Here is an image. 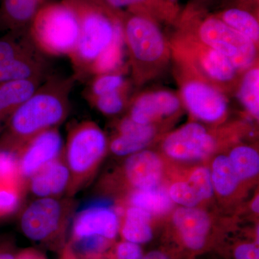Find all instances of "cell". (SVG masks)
<instances>
[{
    "instance_id": "32",
    "label": "cell",
    "mask_w": 259,
    "mask_h": 259,
    "mask_svg": "<svg viewBox=\"0 0 259 259\" xmlns=\"http://www.w3.org/2000/svg\"><path fill=\"white\" fill-rule=\"evenodd\" d=\"M123 83L124 79L121 75L104 74L95 80L92 90L94 95L97 97L105 94L118 91Z\"/></svg>"
},
{
    "instance_id": "23",
    "label": "cell",
    "mask_w": 259,
    "mask_h": 259,
    "mask_svg": "<svg viewBox=\"0 0 259 259\" xmlns=\"http://www.w3.org/2000/svg\"><path fill=\"white\" fill-rule=\"evenodd\" d=\"M134 207L144 209L151 214H161L171 209L173 201L169 193L158 186L148 190H139L130 198Z\"/></svg>"
},
{
    "instance_id": "12",
    "label": "cell",
    "mask_w": 259,
    "mask_h": 259,
    "mask_svg": "<svg viewBox=\"0 0 259 259\" xmlns=\"http://www.w3.org/2000/svg\"><path fill=\"white\" fill-rule=\"evenodd\" d=\"M173 221L186 248L192 251L204 249L210 231L207 213L194 207H181L175 211Z\"/></svg>"
},
{
    "instance_id": "8",
    "label": "cell",
    "mask_w": 259,
    "mask_h": 259,
    "mask_svg": "<svg viewBox=\"0 0 259 259\" xmlns=\"http://www.w3.org/2000/svg\"><path fill=\"white\" fill-rule=\"evenodd\" d=\"M124 37L136 61H158L166 53V42L158 27L144 17H131L123 25Z\"/></svg>"
},
{
    "instance_id": "33",
    "label": "cell",
    "mask_w": 259,
    "mask_h": 259,
    "mask_svg": "<svg viewBox=\"0 0 259 259\" xmlns=\"http://www.w3.org/2000/svg\"><path fill=\"white\" fill-rule=\"evenodd\" d=\"M96 105L104 114L115 115L122 110L124 102L118 90L97 97Z\"/></svg>"
},
{
    "instance_id": "35",
    "label": "cell",
    "mask_w": 259,
    "mask_h": 259,
    "mask_svg": "<svg viewBox=\"0 0 259 259\" xmlns=\"http://www.w3.org/2000/svg\"><path fill=\"white\" fill-rule=\"evenodd\" d=\"M236 259H259L258 243H245L238 245L234 250Z\"/></svg>"
},
{
    "instance_id": "38",
    "label": "cell",
    "mask_w": 259,
    "mask_h": 259,
    "mask_svg": "<svg viewBox=\"0 0 259 259\" xmlns=\"http://www.w3.org/2000/svg\"><path fill=\"white\" fill-rule=\"evenodd\" d=\"M16 255L9 243H0V259H15Z\"/></svg>"
},
{
    "instance_id": "39",
    "label": "cell",
    "mask_w": 259,
    "mask_h": 259,
    "mask_svg": "<svg viewBox=\"0 0 259 259\" xmlns=\"http://www.w3.org/2000/svg\"><path fill=\"white\" fill-rule=\"evenodd\" d=\"M59 259H82L79 258L76 253H74V250L71 248L69 242H67L64 248L61 250L59 253Z\"/></svg>"
},
{
    "instance_id": "14",
    "label": "cell",
    "mask_w": 259,
    "mask_h": 259,
    "mask_svg": "<svg viewBox=\"0 0 259 259\" xmlns=\"http://www.w3.org/2000/svg\"><path fill=\"white\" fill-rule=\"evenodd\" d=\"M178 97L168 92H156L140 97L132 107L131 120L140 124H151L158 117L172 115L179 110Z\"/></svg>"
},
{
    "instance_id": "11",
    "label": "cell",
    "mask_w": 259,
    "mask_h": 259,
    "mask_svg": "<svg viewBox=\"0 0 259 259\" xmlns=\"http://www.w3.org/2000/svg\"><path fill=\"white\" fill-rule=\"evenodd\" d=\"M182 97L190 111L201 120L215 122L222 118L228 104L225 97L207 83L189 81L182 89Z\"/></svg>"
},
{
    "instance_id": "37",
    "label": "cell",
    "mask_w": 259,
    "mask_h": 259,
    "mask_svg": "<svg viewBox=\"0 0 259 259\" xmlns=\"http://www.w3.org/2000/svg\"><path fill=\"white\" fill-rule=\"evenodd\" d=\"M107 4L114 8H122L141 4L146 0H105Z\"/></svg>"
},
{
    "instance_id": "36",
    "label": "cell",
    "mask_w": 259,
    "mask_h": 259,
    "mask_svg": "<svg viewBox=\"0 0 259 259\" xmlns=\"http://www.w3.org/2000/svg\"><path fill=\"white\" fill-rule=\"evenodd\" d=\"M15 259H48L47 255L40 250L34 248H26L19 252Z\"/></svg>"
},
{
    "instance_id": "6",
    "label": "cell",
    "mask_w": 259,
    "mask_h": 259,
    "mask_svg": "<svg viewBox=\"0 0 259 259\" xmlns=\"http://www.w3.org/2000/svg\"><path fill=\"white\" fill-rule=\"evenodd\" d=\"M199 37L206 47L226 56L236 69L249 68L256 57L255 44L227 25L221 19L204 20Z\"/></svg>"
},
{
    "instance_id": "9",
    "label": "cell",
    "mask_w": 259,
    "mask_h": 259,
    "mask_svg": "<svg viewBox=\"0 0 259 259\" xmlns=\"http://www.w3.org/2000/svg\"><path fill=\"white\" fill-rule=\"evenodd\" d=\"M215 148V141L203 126L187 124L170 134L163 144V151L178 160L201 159L209 156Z\"/></svg>"
},
{
    "instance_id": "28",
    "label": "cell",
    "mask_w": 259,
    "mask_h": 259,
    "mask_svg": "<svg viewBox=\"0 0 259 259\" xmlns=\"http://www.w3.org/2000/svg\"><path fill=\"white\" fill-rule=\"evenodd\" d=\"M228 158L240 180L251 178L258 173V153L253 148L239 146L231 151Z\"/></svg>"
},
{
    "instance_id": "5",
    "label": "cell",
    "mask_w": 259,
    "mask_h": 259,
    "mask_svg": "<svg viewBox=\"0 0 259 259\" xmlns=\"http://www.w3.org/2000/svg\"><path fill=\"white\" fill-rule=\"evenodd\" d=\"M72 209L71 201L54 197L37 199L22 215V231L31 241L60 253L67 243L66 231Z\"/></svg>"
},
{
    "instance_id": "16",
    "label": "cell",
    "mask_w": 259,
    "mask_h": 259,
    "mask_svg": "<svg viewBox=\"0 0 259 259\" xmlns=\"http://www.w3.org/2000/svg\"><path fill=\"white\" fill-rule=\"evenodd\" d=\"M213 187L211 173L208 168H197L187 182L174 184L170 188L172 201L184 207H194L201 201L212 197Z\"/></svg>"
},
{
    "instance_id": "26",
    "label": "cell",
    "mask_w": 259,
    "mask_h": 259,
    "mask_svg": "<svg viewBox=\"0 0 259 259\" xmlns=\"http://www.w3.org/2000/svg\"><path fill=\"white\" fill-rule=\"evenodd\" d=\"M211 179L213 187L223 196L231 194L240 182L229 158L226 156H219L214 159Z\"/></svg>"
},
{
    "instance_id": "25",
    "label": "cell",
    "mask_w": 259,
    "mask_h": 259,
    "mask_svg": "<svg viewBox=\"0 0 259 259\" xmlns=\"http://www.w3.org/2000/svg\"><path fill=\"white\" fill-rule=\"evenodd\" d=\"M124 41L123 25L121 23L117 27L110 45L94 62L93 69L95 72L108 74L120 66L123 59Z\"/></svg>"
},
{
    "instance_id": "34",
    "label": "cell",
    "mask_w": 259,
    "mask_h": 259,
    "mask_svg": "<svg viewBox=\"0 0 259 259\" xmlns=\"http://www.w3.org/2000/svg\"><path fill=\"white\" fill-rule=\"evenodd\" d=\"M144 256L140 245L124 241L115 245L110 259H143Z\"/></svg>"
},
{
    "instance_id": "15",
    "label": "cell",
    "mask_w": 259,
    "mask_h": 259,
    "mask_svg": "<svg viewBox=\"0 0 259 259\" xmlns=\"http://www.w3.org/2000/svg\"><path fill=\"white\" fill-rule=\"evenodd\" d=\"M161 169L159 157L150 151L133 154L127 158L125 164L126 177L138 190H148L158 186Z\"/></svg>"
},
{
    "instance_id": "27",
    "label": "cell",
    "mask_w": 259,
    "mask_h": 259,
    "mask_svg": "<svg viewBox=\"0 0 259 259\" xmlns=\"http://www.w3.org/2000/svg\"><path fill=\"white\" fill-rule=\"evenodd\" d=\"M221 20L243 36L248 37L254 44L258 41V22L248 12L232 8L223 13Z\"/></svg>"
},
{
    "instance_id": "4",
    "label": "cell",
    "mask_w": 259,
    "mask_h": 259,
    "mask_svg": "<svg viewBox=\"0 0 259 259\" xmlns=\"http://www.w3.org/2000/svg\"><path fill=\"white\" fill-rule=\"evenodd\" d=\"M106 148L105 135L92 122H81L70 131L63 153L70 174L69 195L76 194L88 182Z\"/></svg>"
},
{
    "instance_id": "21",
    "label": "cell",
    "mask_w": 259,
    "mask_h": 259,
    "mask_svg": "<svg viewBox=\"0 0 259 259\" xmlns=\"http://www.w3.org/2000/svg\"><path fill=\"white\" fill-rule=\"evenodd\" d=\"M151 214L139 207H130L125 212V219L120 228L124 241L144 244L152 239L153 231L150 221Z\"/></svg>"
},
{
    "instance_id": "22",
    "label": "cell",
    "mask_w": 259,
    "mask_h": 259,
    "mask_svg": "<svg viewBox=\"0 0 259 259\" xmlns=\"http://www.w3.org/2000/svg\"><path fill=\"white\" fill-rule=\"evenodd\" d=\"M199 64L209 78L221 82L231 81L236 74V68L231 61L210 48L206 47L201 53Z\"/></svg>"
},
{
    "instance_id": "17",
    "label": "cell",
    "mask_w": 259,
    "mask_h": 259,
    "mask_svg": "<svg viewBox=\"0 0 259 259\" xmlns=\"http://www.w3.org/2000/svg\"><path fill=\"white\" fill-rule=\"evenodd\" d=\"M120 135L110 144L112 152L117 156H127L139 152L152 141L154 128L151 124H140L125 118L119 126Z\"/></svg>"
},
{
    "instance_id": "31",
    "label": "cell",
    "mask_w": 259,
    "mask_h": 259,
    "mask_svg": "<svg viewBox=\"0 0 259 259\" xmlns=\"http://www.w3.org/2000/svg\"><path fill=\"white\" fill-rule=\"evenodd\" d=\"M0 183L25 185L19 166L18 155L0 148Z\"/></svg>"
},
{
    "instance_id": "20",
    "label": "cell",
    "mask_w": 259,
    "mask_h": 259,
    "mask_svg": "<svg viewBox=\"0 0 259 259\" xmlns=\"http://www.w3.org/2000/svg\"><path fill=\"white\" fill-rule=\"evenodd\" d=\"M44 61L36 51L0 65V83L41 79Z\"/></svg>"
},
{
    "instance_id": "3",
    "label": "cell",
    "mask_w": 259,
    "mask_h": 259,
    "mask_svg": "<svg viewBox=\"0 0 259 259\" xmlns=\"http://www.w3.org/2000/svg\"><path fill=\"white\" fill-rule=\"evenodd\" d=\"M74 8L79 23V37L71 54L76 66L94 64L112 42L121 23L97 0H67Z\"/></svg>"
},
{
    "instance_id": "10",
    "label": "cell",
    "mask_w": 259,
    "mask_h": 259,
    "mask_svg": "<svg viewBox=\"0 0 259 259\" xmlns=\"http://www.w3.org/2000/svg\"><path fill=\"white\" fill-rule=\"evenodd\" d=\"M62 138L56 127L42 131L29 140L16 153L23 178L35 172L61 155Z\"/></svg>"
},
{
    "instance_id": "19",
    "label": "cell",
    "mask_w": 259,
    "mask_h": 259,
    "mask_svg": "<svg viewBox=\"0 0 259 259\" xmlns=\"http://www.w3.org/2000/svg\"><path fill=\"white\" fill-rule=\"evenodd\" d=\"M41 79L0 83V130L23 102L35 93Z\"/></svg>"
},
{
    "instance_id": "18",
    "label": "cell",
    "mask_w": 259,
    "mask_h": 259,
    "mask_svg": "<svg viewBox=\"0 0 259 259\" xmlns=\"http://www.w3.org/2000/svg\"><path fill=\"white\" fill-rule=\"evenodd\" d=\"M52 0H3L0 23L11 32L25 31L37 13Z\"/></svg>"
},
{
    "instance_id": "24",
    "label": "cell",
    "mask_w": 259,
    "mask_h": 259,
    "mask_svg": "<svg viewBox=\"0 0 259 259\" xmlns=\"http://www.w3.org/2000/svg\"><path fill=\"white\" fill-rule=\"evenodd\" d=\"M30 34L25 31L11 32L0 39V65L36 51Z\"/></svg>"
},
{
    "instance_id": "2",
    "label": "cell",
    "mask_w": 259,
    "mask_h": 259,
    "mask_svg": "<svg viewBox=\"0 0 259 259\" xmlns=\"http://www.w3.org/2000/svg\"><path fill=\"white\" fill-rule=\"evenodd\" d=\"M29 28L36 47L54 55L71 56L79 40V19L67 0L44 6Z\"/></svg>"
},
{
    "instance_id": "41",
    "label": "cell",
    "mask_w": 259,
    "mask_h": 259,
    "mask_svg": "<svg viewBox=\"0 0 259 259\" xmlns=\"http://www.w3.org/2000/svg\"><path fill=\"white\" fill-rule=\"evenodd\" d=\"M251 208L253 209V212L258 213L259 212V197L257 196L256 197L252 202Z\"/></svg>"
},
{
    "instance_id": "7",
    "label": "cell",
    "mask_w": 259,
    "mask_h": 259,
    "mask_svg": "<svg viewBox=\"0 0 259 259\" xmlns=\"http://www.w3.org/2000/svg\"><path fill=\"white\" fill-rule=\"evenodd\" d=\"M112 206V202L106 199L87 204L75 218L69 241L90 238L113 241L120 231V225Z\"/></svg>"
},
{
    "instance_id": "1",
    "label": "cell",
    "mask_w": 259,
    "mask_h": 259,
    "mask_svg": "<svg viewBox=\"0 0 259 259\" xmlns=\"http://www.w3.org/2000/svg\"><path fill=\"white\" fill-rule=\"evenodd\" d=\"M71 87V80L39 87L7 121L0 148L16 153L34 136L61 124L69 114Z\"/></svg>"
},
{
    "instance_id": "13",
    "label": "cell",
    "mask_w": 259,
    "mask_h": 259,
    "mask_svg": "<svg viewBox=\"0 0 259 259\" xmlns=\"http://www.w3.org/2000/svg\"><path fill=\"white\" fill-rule=\"evenodd\" d=\"M29 179V187L32 193L42 198L54 197L67 190L70 174L63 153Z\"/></svg>"
},
{
    "instance_id": "40",
    "label": "cell",
    "mask_w": 259,
    "mask_h": 259,
    "mask_svg": "<svg viewBox=\"0 0 259 259\" xmlns=\"http://www.w3.org/2000/svg\"><path fill=\"white\" fill-rule=\"evenodd\" d=\"M143 259H171L164 252L161 250H154L148 252L147 254L145 255Z\"/></svg>"
},
{
    "instance_id": "30",
    "label": "cell",
    "mask_w": 259,
    "mask_h": 259,
    "mask_svg": "<svg viewBox=\"0 0 259 259\" xmlns=\"http://www.w3.org/2000/svg\"><path fill=\"white\" fill-rule=\"evenodd\" d=\"M25 185L0 183V219L13 214L20 207Z\"/></svg>"
},
{
    "instance_id": "29",
    "label": "cell",
    "mask_w": 259,
    "mask_h": 259,
    "mask_svg": "<svg viewBox=\"0 0 259 259\" xmlns=\"http://www.w3.org/2000/svg\"><path fill=\"white\" fill-rule=\"evenodd\" d=\"M240 101L255 118L259 117V69L253 68L245 74L238 93Z\"/></svg>"
}]
</instances>
